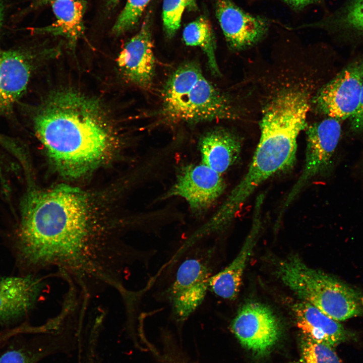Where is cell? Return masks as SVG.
<instances>
[{"label":"cell","mask_w":363,"mask_h":363,"mask_svg":"<svg viewBox=\"0 0 363 363\" xmlns=\"http://www.w3.org/2000/svg\"><path fill=\"white\" fill-rule=\"evenodd\" d=\"M88 206L80 189L66 185L26 194L10 247L21 274L55 269L80 275L102 261L106 233L92 224Z\"/></svg>","instance_id":"cell-1"},{"label":"cell","mask_w":363,"mask_h":363,"mask_svg":"<svg viewBox=\"0 0 363 363\" xmlns=\"http://www.w3.org/2000/svg\"><path fill=\"white\" fill-rule=\"evenodd\" d=\"M110 117L98 99L68 88L50 93L36 109L33 123L56 169L77 178L108 156L115 139Z\"/></svg>","instance_id":"cell-2"},{"label":"cell","mask_w":363,"mask_h":363,"mask_svg":"<svg viewBox=\"0 0 363 363\" xmlns=\"http://www.w3.org/2000/svg\"><path fill=\"white\" fill-rule=\"evenodd\" d=\"M310 107L309 93L298 88L281 90L268 102L263 111L259 142L248 171L214 214L217 221L229 224L260 185L294 165L297 138L306 127Z\"/></svg>","instance_id":"cell-3"},{"label":"cell","mask_w":363,"mask_h":363,"mask_svg":"<svg viewBox=\"0 0 363 363\" xmlns=\"http://www.w3.org/2000/svg\"><path fill=\"white\" fill-rule=\"evenodd\" d=\"M162 96L160 113L168 122L195 123L238 117L229 99L194 62L185 63L175 70L165 83Z\"/></svg>","instance_id":"cell-4"},{"label":"cell","mask_w":363,"mask_h":363,"mask_svg":"<svg viewBox=\"0 0 363 363\" xmlns=\"http://www.w3.org/2000/svg\"><path fill=\"white\" fill-rule=\"evenodd\" d=\"M278 276L301 300L336 321L363 315L362 298L356 291L331 275L308 266L296 256L283 263Z\"/></svg>","instance_id":"cell-5"},{"label":"cell","mask_w":363,"mask_h":363,"mask_svg":"<svg viewBox=\"0 0 363 363\" xmlns=\"http://www.w3.org/2000/svg\"><path fill=\"white\" fill-rule=\"evenodd\" d=\"M340 120L328 117L307 129V147L303 169L284 201L280 214L287 209L302 189L330 164L341 135Z\"/></svg>","instance_id":"cell-6"},{"label":"cell","mask_w":363,"mask_h":363,"mask_svg":"<svg viewBox=\"0 0 363 363\" xmlns=\"http://www.w3.org/2000/svg\"><path fill=\"white\" fill-rule=\"evenodd\" d=\"M363 85V56L353 60L323 86L312 100L318 113L340 120L356 111Z\"/></svg>","instance_id":"cell-7"},{"label":"cell","mask_w":363,"mask_h":363,"mask_svg":"<svg viewBox=\"0 0 363 363\" xmlns=\"http://www.w3.org/2000/svg\"><path fill=\"white\" fill-rule=\"evenodd\" d=\"M231 328L243 346L261 356L274 347L281 334L276 316L268 307L258 302L244 304L232 321Z\"/></svg>","instance_id":"cell-8"},{"label":"cell","mask_w":363,"mask_h":363,"mask_svg":"<svg viewBox=\"0 0 363 363\" xmlns=\"http://www.w3.org/2000/svg\"><path fill=\"white\" fill-rule=\"evenodd\" d=\"M221 174L203 163L184 166L163 198L184 199L193 212L209 208L223 193L225 184Z\"/></svg>","instance_id":"cell-9"},{"label":"cell","mask_w":363,"mask_h":363,"mask_svg":"<svg viewBox=\"0 0 363 363\" xmlns=\"http://www.w3.org/2000/svg\"><path fill=\"white\" fill-rule=\"evenodd\" d=\"M215 12L226 40L234 50L258 43L270 26V20L244 11L231 0H215Z\"/></svg>","instance_id":"cell-10"},{"label":"cell","mask_w":363,"mask_h":363,"mask_svg":"<svg viewBox=\"0 0 363 363\" xmlns=\"http://www.w3.org/2000/svg\"><path fill=\"white\" fill-rule=\"evenodd\" d=\"M35 274L0 276V323L24 319L35 307L44 286Z\"/></svg>","instance_id":"cell-11"},{"label":"cell","mask_w":363,"mask_h":363,"mask_svg":"<svg viewBox=\"0 0 363 363\" xmlns=\"http://www.w3.org/2000/svg\"><path fill=\"white\" fill-rule=\"evenodd\" d=\"M149 20L144 21L139 31L125 44L117 58L125 79L142 88L151 85L155 60Z\"/></svg>","instance_id":"cell-12"},{"label":"cell","mask_w":363,"mask_h":363,"mask_svg":"<svg viewBox=\"0 0 363 363\" xmlns=\"http://www.w3.org/2000/svg\"><path fill=\"white\" fill-rule=\"evenodd\" d=\"M32 56L0 48V113L11 111L24 94L33 70Z\"/></svg>","instance_id":"cell-13"},{"label":"cell","mask_w":363,"mask_h":363,"mask_svg":"<svg viewBox=\"0 0 363 363\" xmlns=\"http://www.w3.org/2000/svg\"><path fill=\"white\" fill-rule=\"evenodd\" d=\"M292 310L302 337L335 347L354 338V334L313 305L300 300Z\"/></svg>","instance_id":"cell-14"},{"label":"cell","mask_w":363,"mask_h":363,"mask_svg":"<svg viewBox=\"0 0 363 363\" xmlns=\"http://www.w3.org/2000/svg\"><path fill=\"white\" fill-rule=\"evenodd\" d=\"M260 201L258 199L257 202V213L255 214L252 226L238 254L228 266L209 279V289L219 297L234 300L239 293L247 264L256 246L261 227Z\"/></svg>","instance_id":"cell-15"},{"label":"cell","mask_w":363,"mask_h":363,"mask_svg":"<svg viewBox=\"0 0 363 363\" xmlns=\"http://www.w3.org/2000/svg\"><path fill=\"white\" fill-rule=\"evenodd\" d=\"M71 330L65 327L42 333L30 342L14 344L0 353V363H37L49 355L65 351L76 338Z\"/></svg>","instance_id":"cell-16"},{"label":"cell","mask_w":363,"mask_h":363,"mask_svg":"<svg viewBox=\"0 0 363 363\" xmlns=\"http://www.w3.org/2000/svg\"><path fill=\"white\" fill-rule=\"evenodd\" d=\"M241 147V142L238 136L223 128L207 132L199 142L202 163L220 174L237 160Z\"/></svg>","instance_id":"cell-17"},{"label":"cell","mask_w":363,"mask_h":363,"mask_svg":"<svg viewBox=\"0 0 363 363\" xmlns=\"http://www.w3.org/2000/svg\"><path fill=\"white\" fill-rule=\"evenodd\" d=\"M55 20L50 25L33 29V32L61 36L68 41L70 49H75L85 32L84 16L87 8L85 0L56 1L50 4Z\"/></svg>","instance_id":"cell-18"},{"label":"cell","mask_w":363,"mask_h":363,"mask_svg":"<svg viewBox=\"0 0 363 363\" xmlns=\"http://www.w3.org/2000/svg\"><path fill=\"white\" fill-rule=\"evenodd\" d=\"M363 35V0H347L338 10L322 19L299 27Z\"/></svg>","instance_id":"cell-19"},{"label":"cell","mask_w":363,"mask_h":363,"mask_svg":"<svg viewBox=\"0 0 363 363\" xmlns=\"http://www.w3.org/2000/svg\"><path fill=\"white\" fill-rule=\"evenodd\" d=\"M186 45L200 47L205 53L211 72L219 75L220 71L215 55L216 42L213 29L208 20L200 17L188 24L183 33Z\"/></svg>","instance_id":"cell-20"},{"label":"cell","mask_w":363,"mask_h":363,"mask_svg":"<svg viewBox=\"0 0 363 363\" xmlns=\"http://www.w3.org/2000/svg\"><path fill=\"white\" fill-rule=\"evenodd\" d=\"M210 264V254L197 255L184 261L168 289V297L208 279L211 276Z\"/></svg>","instance_id":"cell-21"},{"label":"cell","mask_w":363,"mask_h":363,"mask_svg":"<svg viewBox=\"0 0 363 363\" xmlns=\"http://www.w3.org/2000/svg\"><path fill=\"white\" fill-rule=\"evenodd\" d=\"M209 278L169 297L173 316L177 321L187 320L202 303L209 289Z\"/></svg>","instance_id":"cell-22"},{"label":"cell","mask_w":363,"mask_h":363,"mask_svg":"<svg viewBox=\"0 0 363 363\" xmlns=\"http://www.w3.org/2000/svg\"><path fill=\"white\" fill-rule=\"evenodd\" d=\"M150 1L127 0L112 28L113 34L119 35L134 28Z\"/></svg>","instance_id":"cell-23"},{"label":"cell","mask_w":363,"mask_h":363,"mask_svg":"<svg viewBox=\"0 0 363 363\" xmlns=\"http://www.w3.org/2000/svg\"><path fill=\"white\" fill-rule=\"evenodd\" d=\"M302 359L306 363H343L333 347L302 337Z\"/></svg>","instance_id":"cell-24"},{"label":"cell","mask_w":363,"mask_h":363,"mask_svg":"<svg viewBox=\"0 0 363 363\" xmlns=\"http://www.w3.org/2000/svg\"><path fill=\"white\" fill-rule=\"evenodd\" d=\"M187 0H163L162 18L164 29L169 38L179 29Z\"/></svg>","instance_id":"cell-25"},{"label":"cell","mask_w":363,"mask_h":363,"mask_svg":"<svg viewBox=\"0 0 363 363\" xmlns=\"http://www.w3.org/2000/svg\"><path fill=\"white\" fill-rule=\"evenodd\" d=\"M349 119L352 131L355 133L363 132V85L357 108Z\"/></svg>","instance_id":"cell-26"},{"label":"cell","mask_w":363,"mask_h":363,"mask_svg":"<svg viewBox=\"0 0 363 363\" xmlns=\"http://www.w3.org/2000/svg\"><path fill=\"white\" fill-rule=\"evenodd\" d=\"M295 11H300L312 5L318 4L321 0H279Z\"/></svg>","instance_id":"cell-27"},{"label":"cell","mask_w":363,"mask_h":363,"mask_svg":"<svg viewBox=\"0 0 363 363\" xmlns=\"http://www.w3.org/2000/svg\"><path fill=\"white\" fill-rule=\"evenodd\" d=\"M60 1L67 0H34L31 5V8H37L48 4L50 5L52 2Z\"/></svg>","instance_id":"cell-28"},{"label":"cell","mask_w":363,"mask_h":363,"mask_svg":"<svg viewBox=\"0 0 363 363\" xmlns=\"http://www.w3.org/2000/svg\"><path fill=\"white\" fill-rule=\"evenodd\" d=\"M120 0H104L105 8L107 12H111L118 5Z\"/></svg>","instance_id":"cell-29"},{"label":"cell","mask_w":363,"mask_h":363,"mask_svg":"<svg viewBox=\"0 0 363 363\" xmlns=\"http://www.w3.org/2000/svg\"><path fill=\"white\" fill-rule=\"evenodd\" d=\"M187 7L191 10L196 9V0H187Z\"/></svg>","instance_id":"cell-30"},{"label":"cell","mask_w":363,"mask_h":363,"mask_svg":"<svg viewBox=\"0 0 363 363\" xmlns=\"http://www.w3.org/2000/svg\"><path fill=\"white\" fill-rule=\"evenodd\" d=\"M4 5L2 0H0V28L2 24L4 17Z\"/></svg>","instance_id":"cell-31"},{"label":"cell","mask_w":363,"mask_h":363,"mask_svg":"<svg viewBox=\"0 0 363 363\" xmlns=\"http://www.w3.org/2000/svg\"><path fill=\"white\" fill-rule=\"evenodd\" d=\"M4 342V338L3 336L0 334V345L3 344Z\"/></svg>","instance_id":"cell-32"},{"label":"cell","mask_w":363,"mask_h":363,"mask_svg":"<svg viewBox=\"0 0 363 363\" xmlns=\"http://www.w3.org/2000/svg\"><path fill=\"white\" fill-rule=\"evenodd\" d=\"M291 363H306L302 359H301L297 361H295Z\"/></svg>","instance_id":"cell-33"},{"label":"cell","mask_w":363,"mask_h":363,"mask_svg":"<svg viewBox=\"0 0 363 363\" xmlns=\"http://www.w3.org/2000/svg\"><path fill=\"white\" fill-rule=\"evenodd\" d=\"M2 174H3V173H2V168H1V165H0V177H1V180H3V177L2 176Z\"/></svg>","instance_id":"cell-34"},{"label":"cell","mask_w":363,"mask_h":363,"mask_svg":"<svg viewBox=\"0 0 363 363\" xmlns=\"http://www.w3.org/2000/svg\"><path fill=\"white\" fill-rule=\"evenodd\" d=\"M171 363H187V362H184V361H176V362H171Z\"/></svg>","instance_id":"cell-35"},{"label":"cell","mask_w":363,"mask_h":363,"mask_svg":"<svg viewBox=\"0 0 363 363\" xmlns=\"http://www.w3.org/2000/svg\"><path fill=\"white\" fill-rule=\"evenodd\" d=\"M83 320H82V321H83ZM74 328H75V327L73 329V330Z\"/></svg>","instance_id":"cell-36"},{"label":"cell","mask_w":363,"mask_h":363,"mask_svg":"<svg viewBox=\"0 0 363 363\" xmlns=\"http://www.w3.org/2000/svg\"><path fill=\"white\" fill-rule=\"evenodd\" d=\"M81 301H82V300H81ZM80 304H81V303H80ZM79 307H80V306H79ZM79 308H78V309H79ZM77 312H78V311H77Z\"/></svg>","instance_id":"cell-37"}]
</instances>
